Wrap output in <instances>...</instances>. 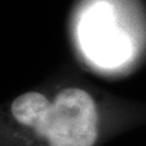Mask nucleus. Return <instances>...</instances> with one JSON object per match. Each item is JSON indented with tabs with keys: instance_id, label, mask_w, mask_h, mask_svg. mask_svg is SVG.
Returning <instances> with one entry per match:
<instances>
[{
	"instance_id": "nucleus-2",
	"label": "nucleus",
	"mask_w": 146,
	"mask_h": 146,
	"mask_svg": "<svg viewBox=\"0 0 146 146\" xmlns=\"http://www.w3.org/2000/svg\"><path fill=\"white\" fill-rule=\"evenodd\" d=\"M77 35L84 56L100 68H118L133 56L131 38L118 27L107 1H96L86 7L78 22Z\"/></svg>"
},
{
	"instance_id": "nucleus-1",
	"label": "nucleus",
	"mask_w": 146,
	"mask_h": 146,
	"mask_svg": "<svg viewBox=\"0 0 146 146\" xmlns=\"http://www.w3.org/2000/svg\"><path fill=\"white\" fill-rule=\"evenodd\" d=\"M13 118L48 140L49 146H93L98 138V111L93 98L79 88L62 89L54 102L29 91L11 104Z\"/></svg>"
}]
</instances>
